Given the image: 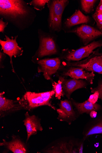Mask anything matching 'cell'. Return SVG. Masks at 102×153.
I'll list each match as a JSON object with an SVG mask.
<instances>
[{
  "label": "cell",
  "instance_id": "cell-25",
  "mask_svg": "<svg viewBox=\"0 0 102 153\" xmlns=\"http://www.w3.org/2000/svg\"><path fill=\"white\" fill-rule=\"evenodd\" d=\"M99 93L98 91L94 92L91 95L88 100L89 101L93 104L96 103L99 99Z\"/></svg>",
  "mask_w": 102,
  "mask_h": 153
},
{
  "label": "cell",
  "instance_id": "cell-24",
  "mask_svg": "<svg viewBox=\"0 0 102 153\" xmlns=\"http://www.w3.org/2000/svg\"><path fill=\"white\" fill-rule=\"evenodd\" d=\"M91 92L92 93L98 91L99 93V99L102 100V80L99 81L97 87L95 88H91Z\"/></svg>",
  "mask_w": 102,
  "mask_h": 153
},
{
  "label": "cell",
  "instance_id": "cell-5",
  "mask_svg": "<svg viewBox=\"0 0 102 153\" xmlns=\"http://www.w3.org/2000/svg\"><path fill=\"white\" fill-rule=\"evenodd\" d=\"M102 47V40L94 41L92 42L77 49L68 51L62 58L68 62L79 61L88 57L98 48Z\"/></svg>",
  "mask_w": 102,
  "mask_h": 153
},
{
  "label": "cell",
  "instance_id": "cell-21",
  "mask_svg": "<svg viewBox=\"0 0 102 153\" xmlns=\"http://www.w3.org/2000/svg\"><path fill=\"white\" fill-rule=\"evenodd\" d=\"M92 18L96 22L98 29L101 31L102 30V0L100 1L96 7Z\"/></svg>",
  "mask_w": 102,
  "mask_h": 153
},
{
  "label": "cell",
  "instance_id": "cell-15",
  "mask_svg": "<svg viewBox=\"0 0 102 153\" xmlns=\"http://www.w3.org/2000/svg\"><path fill=\"white\" fill-rule=\"evenodd\" d=\"M83 68L78 67H70L63 74V75L69 76L76 79H85L90 84H92L95 74L94 72H86Z\"/></svg>",
  "mask_w": 102,
  "mask_h": 153
},
{
  "label": "cell",
  "instance_id": "cell-28",
  "mask_svg": "<svg viewBox=\"0 0 102 153\" xmlns=\"http://www.w3.org/2000/svg\"><path fill=\"white\" fill-rule=\"evenodd\" d=\"M97 114V113L95 111H92L90 114V117L93 118H95Z\"/></svg>",
  "mask_w": 102,
  "mask_h": 153
},
{
  "label": "cell",
  "instance_id": "cell-11",
  "mask_svg": "<svg viewBox=\"0 0 102 153\" xmlns=\"http://www.w3.org/2000/svg\"><path fill=\"white\" fill-rule=\"evenodd\" d=\"M4 92L0 94V117L2 118L13 113L22 110L19 100L7 99L3 96Z\"/></svg>",
  "mask_w": 102,
  "mask_h": 153
},
{
  "label": "cell",
  "instance_id": "cell-16",
  "mask_svg": "<svg viewBox=\"0 0 102 153\" xmlns=\"http://www.w3.org/2000/svg\"><path fill=\"white\" fill-rule=\"evenodd\" d=\"M88 84L86 81L81 79H65L62 85L64 94L69 100L73 92L78 89L85 88Z\"/></svg>",
  "mask_w": 102,
  "mask_h": 153
},
{
  "label": "cell",
  "instance_id": "cell-6",
  "mask_svg": "<svg viewBox=\"0 0 102 153\" xmlns=\"http://www.w3.org/2000/svg\"><path fill=\"white\" fill-rule=\"evenodd\" d=\"M99 53V50H97L85 60L76 62H68L66 65L69 67H80L87 71L102 74V66Z\"/></svg>",
  "mask_w": 102,
  "mask_h": 153
},
{
  "label": "cell",
  "instance_id": "cell-30",
  "mask_svg": "<svg viewBox=\"0 0 102 153\" xmlns=\"http://www.w3.org/2000/svg\"><path fill=\"white\" fill-rule=\"evenodd\" d=\"M101 33H102V30H101Z\"/></svg>",
  "mask_w": 102,
  "mask_h": 153
},
{
  "label": "cell",
  "instance_id": "cell-23",
  "mask_svg": "<svg viewBox=\"0 0 102 153\" xmlns=\"http://www.w3.org/2000/svg\"><path fill=\"white\" fill-rule=\"evenodd\" d=\"M49 0H33L28 5L33 6L34 8L40 11L44 8L46 4H48Z\"/></svg>",
  "mask_w": 102,
  "mask_h": 153
},
{
  "label": "cell",
  "instance_id": "cell-9",
  "mask_svg": "<svg viewBox=\"0 0 102 153\" xmlns=\"http://www.w3.org/2000/svg\"><path fill=\"white\" fill-rule=\"evenodd\" d=\"M68 33H74L82 40L86 46L91 41L102 36V33L95 28L89 25L83 24Z\"/></svg>",
  "mask_w": 102,
  "mask_h": 153
},
{
  "label": "cell",
  "instance_id": "cell-17",
  "mask_svg": "<svg viewBox=\"0 0 102 153\" xmlns=\"http://www.w3.org/2000/svg\"><path fill=\"white\" fill-rule=\"evenodd\" d=\"M90 21V18L86 16L80 10H76L69 18L67 19L65 22V26L67 28L81 24H87Z\"/></svg>",
  "mask_w": 102,
  "mask_h": 153
},
{
  "label": "cell",
  "instance_id": "cell-7",
  "mask_svg": "<svg viewBox=\"0 0 102 153\" xmlns=\"http://www.w3.org/2000/svg\"><path fill=\"white\" fill-rule=\"evenodd\" d=\"M5 41L0 40V45L1 46V50L4 53L8 55L10 59V63L12 67V71L15 73L13 67L12 57L15 58L20 57L23 53L24 51L22 48L19 46L17 39L18 36L14 37H11V39L5 35Z\"/></svg>",
  "mask_w": 102,
  "mask_h": 153
},
{
  "label": "cell",
  "instance_id": "cell-2",
  "mask_svg": "<svg viewBox=\"0 0 102 153\" xmlns=\"http://www.w3.org/2000/svg\"><path fill=\"white\" fill-rule=\"evenodd\" d=\"M55 94L54 90L37 93L26 92L19 100L23 109L31 111L37 107L48 105L55 110L51 105V100Z\"/></svg>",
  "mask_w": 102,
  "mask_h": 153
},
{
  "label": "cell",
  "instance_id": "cell-20",
  "mask_svg": "<svg viewBox=\"0 0 102 153\" xmlns=\"http://www.w3.org/2000/svg\"><path fill=\"white\" fill-rule=\"evenodd\" d=\"M64 80V77H60L57 82L54 81L52 84L53 88L55 92V97L59 100L61 99L62 96L63 97L64 95L62 85Z\"/></svg>",
  "mask_w": 102,
  "mask_h": 153
},
{
  "label": "cell",
  "instance_id": "cell-19",
  "mask_svg": "<svg viewBox=\"0 0 102 153\" xmlns=\"http://www.w3.org/2000/svg\"><path fill=\"white\" fill-rule=\"evenodd\" d=\"M96 134H102V119H99L91 123L85 128L83 132L84 139Z\"/></svg>",
  "mask_w": 102,
  "mask_h": 153
},
{
  "label": "cell",
  "instance_id": "cell-18",
  "mask_svg": "<svg viewBox=\"0 0 102 153\" xmlns=\"http://www.w3.org/2000/svg\"><path fill=\"white\" fill-rule=\"evenodd\" d=\"M72 103L80 114H90L92 111H97L101 109L100 105L97 103L93 104L88 100L83 103H79L72 101Z\"/></svg>",
  "mask_w": 102,
  "mask_h": 153
},
{
  "label": "cell",
  "instance_id": "cell-10",
  "mask_svg": "<svg viewBox=\"0 0 102 153\" xmlns=\"http://www.w3.org/2000/svg\"><path fill=\"white\" fill-rule=\"evenodd\" d=\"M73 140L61 142L45 150V153H83V143L75 145Z\"/></svg>",
  "mask_w": 102,
  "mask_h": 153
},
{
  "label": "cell",
  "instance_id": "cell-27",
  "mask_svg": "<svg viewBox=\"0 0 102 153\" xmlns=\"http://www.w3.org/2000/svg\"><path fill=\"white\" fill-rule=\"evenodd\" d=\"M6 57V55L4 52H0V67L1 68H4L3 63L4 60Z\"/></svg>",
  "mask_w": 102,
  "mask_h": 153
},
{
  "label": "cell",
  "instance_id": "cell-29",
  "mask_svg": "<svg viewBox=\"0 0 102 153\" xmlns=\"http://www.w3.org/2000/svg\"><path fill=\"white\" fill-rule=\"evenodd\" d=\"M99 55L101 63L102 66V53L99 52Z\"/></svg>",
  "mask_w": 102,
  "mask_h": 153
},
{
  "label": "cell",
  "instance_id": "cell-26",
  "mask_svg": "<svg viewBox=\"0 0 102 153\" xmlns=\"http://www.w3.org/2000/svg\"><path fill=\"white\" fill-rule=\"evenodd\" d=\"M8 24V22H4L2 18L0 20V32L3 33H4L5 29L7 27Z\"/></svg>",
  "mask_w": 102,
  "mask_h": 153
},
{
  "label": "cell",
  "instance_id": "cell-1",
  "mask_svg": "<svg viewBox=\"0 0 102 153\" xmlns=\"http://www.w3.org/2000/svg\"><path fill=\"white\" fill-rule=\"evenodd\" d=\"M22 0H1L0 15L20 29L25 28L31 17H34V10Z\"/></svg>",
  "mask_w": 102,
  "mask_h": 153
},
{
  "label": "cell",
  "instance_id": "cell-4",
  "mask_svg": "<svg viewBox=\"0 0 102 153\" xmlns=\"http://www.w3.org/2000/svg\"><path fill=\"white\" fill-rule=\"evenodd\" d=\"M38 35L39 45L33 58V60L37 61L43 57L55 54L57 52L55 41L53 37L43 33L41 30H38Z\"/></svg>",
  "mask_w": 102,
  "mask_h": 153
},
{
  "label": "cell",
  "instance_id": "cell-8",
  "mask_svg": "<svg viewBox=\"0 0 102 153\" xmlns=\"http://www.w3.org/2000/svg\"><path fill=\"white\" fill-rule=\"evenodd\" d=\"M61 60L59 58L45 59L37 61L39 73H42L45 78L50 80L51 76L56 73L61 66Z\"/></svg>",
  "mask_w": 102,
  "mask_h": 153
},
{
  "label": "cell",
  "instance_id": "cell-13",
  "mask_svg": "<svg viewBox=\"0 0 102 153\" xmlns=\"http://www.w3.org/2000/svg\"><path fill=\"white\" fill-rule=\"evenodd\" d=\"M25 115V119L23 122L27 133L26 141L28 142L31 136L36 134L38 131H42L43 128L40 120L37 117L34 115L31 116L28 112Z\"/></svg>",
  "mask_w": 102,
  "mask_h": 153
},
{
  "label": "cell",
  "instance_id": "cell-14",
  "mask_svg": "<svg viewBox=\"0 0 102 153\" xmlns=\"http://www.w3.org/2000/svg\"><path fill=\"white\" fill-rule=\"evenodd\" d=\"M12 137L11 140L9 142L3 140V142L0 143V146H4L13 153L28 152L27 146L19 136L13 135Z\"/></svg>",
  "mask_w": 102,
  "mask_h": 153
},
{
  "label": "cell",
  "instance_id": "cell-3",
  "mask_svg": "<svg viewBox=\"0 0 102 153\" xmlns=\"http://www.w3.org/2000/svg\"><path fill=\"white\" fill-rule=\"evenodd\" d=\"M68 3L67 0H53L48 4L49 11L48 27L51 31L59 32L62 30L63 15Z\"/></svg>",
  "mask_w": 102,
  "mask_h": 153
},
{
  "label": "cell",
  "instance_id": "cell-12",
  "mask_svg": "<svg viewBox=\"0 0 102 153\" xmlns=\"http://www.w3.org/2000/svg\"><path fill=\"white\" fill-rule=\"evenodd\" d=\"M60 108L57 110L59 116L57 119L60 121H66L70 124L76 118L75 112L70 101L67 100L61 101Z\"/></svg>",
  "mask_w": 102,
  "mask_h": 153
},
{
  "label": "cell",
  "instance_id": "cell-22",
  "mask_svg": "<svg viewBox=\"0 0 102 153\" xmlns=\"http://www.w3.org/2000/svg\"><path fill=\"white\" fill-rule=\"evenodd\" d=\"M97 1L96 0H81L80 1L82 10L86 13H91Z\"/></svg>",
  "mask_w": 102,
  "mask_h": 153
}]
</instances>
